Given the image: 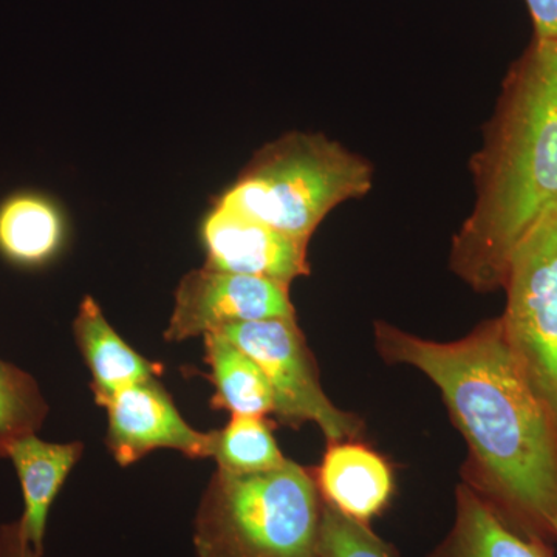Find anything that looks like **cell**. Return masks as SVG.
Segmentation results:
<instances>
[{
    "label": "cell",
    "instance_id": "6da1fadb",
    "mask_svg": "<svg viewBox=\"0 0 557 557\" xmlns=\"http://www.w3.org/2000/svg\"><path fill=\"white\" fill-rule=\"evenodd\" d=\"M373 333L383 361L420 370L442 392L468 445L465 485L512 530L555 545L557 434L509 350L500 318L449 343L384 321Z\"/></svg>",
    "mask_w": 557,
    "mask_h": 557
},
{
    "label": "cell",
    "instance_id": "7a4b0ae2",
    "mask_svg": "<svg viewBox=\"0 0 557 557\" xmlns=\"http://www.w3.org/2000/svg\"><path fill=\"white\" fill-rule=\"evenodd\" d=\"M469 166L474 208L454 236L449 267L491 293L504 287L516 245L557 205V39L534 38L512 62Z\"/></svg>",
    "mask_w": 557,
    "mask_h": 557
},
{
    "label": "cell",
    "instance_id": "3957f363",
    "mask_svg": "<svg viewBox=\"0 0 557 557\" xmlns=\"http://www.w3.org/2000/svg\"><path fill=\"white\" fill-rule=\"evenodd\" d=\"M322 497L314 469L288 460L260 474L219 471L194 523L199 557H318Z\"/></svg>",
    "mask_w": 557,
    "mask_h": 557
},
{
    "label": "cell",
    "instance_id": "277c9868",
    "mask_svg": "<svg viewBox=\"0 0 557 557\" xmlns=\"http://www.w3.org/2000/svg\"><path fill=\"white\" fill-rule=\"evenodd\" d=\"M372 186L373 166L364 157L324 134L292 132L259 149L212 203L310 244L329 212Z\"/></svg>",
    "mask_w": 557,
    "mask_h": 557
},
{
    "label": "cell",
    "instance_id": "5b68a950",
    "mask_svg": "<svg viewBox=\"0 0 557 557\" xmlns=\"http://www.w3.org/2000/svg\"><path fill=\"white\" fill-rule=\"evenodd\" d=\"M502 289L505 339L557 434V205L516 245Z\"/></svg>",
    "mask_w": 557,
    "mask_h": 557
},
{
    "label": "cell",
    "instance_id": "8992f818",
    "mask_svg": "<svg viewBox=\"0 0 557 557\" xmlns=\"http://www.w3.org/2000/svg\"><path fill=\"white\" fill-rule=\"evenodd\" d=\"M249 355L269 380L274 410L285 426L313 423L327 443L361 440L364 420L333 405L322 388L313 354L298 319H263L218 330Z\"/></svg>",
    "mask_w": 557,
    "mask_h": 557
},
{
    "label": "cell",
    "instance_id": "52a82bcc",
    "mask_svg": "<svg viewBox=\"0 0 557 557\" xmlns=\"http://www.w3.org/2000/svg\"><path fill=\"white\" fill-rule=\"evenodd\" d=\"M263 319H298L288 285L226 271L194 270L175 292L164 339L182 343L226 325Z\"/></svg>",
    "mask_w": 557,
    "mask_h": 557
},
{
    "label": "cell",
    "instance_id": "ba28073f",
    "mask_svg": "<svg viewBox=\"0 0 557 557\" xmlns=\"http://www.w3.org/2000/svg\"><path fill=\"white\" fill-rule=\"evenodd\" d=\"M205 269L270 278L288 285L309 276V244L236 209L215 205L201 223Z\"/></svg>",
    "mask_w": 557,
    "mask_h": 557
},
{
    "label": "cell",
    "instance_id": "9c48e42d",
    "mask_svg": "<svg viewBox=\"0 0 557 557\" xmlns=\"http://www.w3.org/2000/svg\"><path fill=\"white\" fill-rule=\"evenodd\" d=\"M106 409L109 450L121 467L156 449L178 450L189 458L211 457L212 432L190 426L157 379L123 388Z\"/></svg>",
    "mask_w": 557,
    "mask_h": 557
},
{
    "label": "cell",
    "instance_id": "30bf717a",
    "mask_svg": "<svg viewBox=\"0 0 557 557\" xmlns=\"http://www.w3.org/2000/svg\"><path fill=\"white\" fill-rule=\"evenodd\" d=\"M314 478L325 504L366 525L386 511L395 493L394 468L361 440L330 443Z\"/></svg>",
    "mask_w": 557,
    "mask_h": 557
},
{
    "label": "cell",
    "instance_id": "8fae6325",
    "mask_svg": "<svg viewBox=\"0 0 557 557\" xmlns=\"http://www.w3.org/2000/svg\"><path fill=\"white\" fill-rule=\"evenodd\" d=\"M73 335L91 373L95 401L101 408H106L123 388L159 379L160 366L141 357L121 338L90 296L81 302L73 322Z\"/></svg>",
    "mask_w": 557,
    "mask_h": 557
},
{
    "label": "cell",
    "instance_id": "7c38bea8",
    "mask_svg": "<svg viewBox=\"0 0 557 557\" xmlns=\"http://www.w3.org/2000/svg\"><path fill=\"white\" fill-rule=\"evenodd\" d=\"M83 450V443H49L32 434L16 440L7 453L16 469L24 496L21 527L39 553H42L51 505Z\"/></svg>",
    "mask_w": 557,
    "mask_h": 557
},
{
    "label": "cell",
    "instance_id": "4fadbf2b",
    "mask_svg": "<svg viewBox=\"0 0 557 557\" xmlns=\"http://www.w3.org/2000/svg\"><path fill=\"white\" fill-rule=\"evenodd\" d=\"M428 557H555V552L553 544L512 530L461 482L453 527Z\"/></svg>",
    "mask_w": 557,
    "mask_h": 557
},
{
    "label": "cell",
    "instance_id": "5bb4252c",
    "mask_svg": "<svg viewBox=\"0 0 557 557\" xmlns=\"http://www.w3.org/2000/svg\"><path fill=\"white\" fill-rule=\"evenodd\" d=\"M67 230L60 208L39 194L22 193L0 205V255L24 269L57 259Z\"/></svg>",
    "mask_w": 557,
    "mask_h": 557
},
{
    "label": "cell",
    "instance_id": "9a60e30c",
    "mask_svg": "<svg viewBox=\"0 0 557 557\" xmlns=\"http://www.w3.org/2000/svg\"><path fill=\"white\" fill-rule=\"evenodd\" d=\"M205 361L215 387L211 405L239 416L273 413L274 399L269 380L258 362L219 332L207 333Z\"/></svg>",
    "mask_w": 557,
    "mask_h": 557
},
{
    "label": "cell",
    "instance_id": "2e32d148",
    "mask_svg": "<svg viewBox=\"0 0 557 557\" xmlns=\"http://www.w3.org/2000/svg\"><path fill=\"white\" fill-rule=\"evenodd\" d=\"M212 432L211 457L220 471L260 474L287 463L265 417L233 413L230 423Z\"/></svg>",
    "mask_w": 557,
    "mask_h": 557
},
{
    "label": "cell",
    "instance_id": "e0dca14e",
    "mask_svg": "<svg viewBox=\"0 0 557 557\" xmlns=\"http://www.w3.org/2000/svg\"><path fill=\"white\" fill-rule=\"evenodd\" d=\"M47 413L49 405L35 379L0 359V458H7L16 440L36 434Z\"/></svg>",
    "mask_w": 557,
    "mask_h": 557
},
{
    "label": "cell",
    "instance_id": "ac0fdd59",
    "mask_svg": "<svg viewBox=\"0 0 557 557\" xmlns=\"http://www.w3.org/2000/svg\"><path fill=\"white\" fill-rule=\"evenodd\" d=\"M318 557H399L397 548L381 539L372 525L344 516L322 500Z\"/></svg>",
    "mask_w": 557,
    "mask_h": 557
},
{
    "label": "cell",
    "instance_id": "d6986e66",
    "mask_svg": "<svg viewBox=\"0 0 557 557\" xmlns=\"http://www.w3.org/2000/svg\"><path fill=\"white\" fill-rule=\"evenodd\" d=\"M534 25V38L557 39V0H525Z\"/></svg>",
    "mask_w": 557,
    "mask_h": 557
},
{
    "label": "cell",
    "instance_id": "ffe728a7",
    "mask_svg": "<svg viewBox=\"0 0 557 557\" xmlns=\"http://www.w3.org/2000/svg\"><path fill=\"white\" fill-rule=\"evenodd\" d=\"M42 553L33 547L25 536L21 522L0 528V557H40Z\"/></svg>",
    "mask_w": 557,
    "mask_h": 557
},
{
    "label": "cell",
    "instance_id": "44dd1931",
    "mask_svg": "<svg viewBox=\"0 0 557 557\" xmlns=\"http://www.w3.org/2000/svg\"><path fill=\"white\" fill-rule=\"evenodd\" d=\"M556 537H557V525H556Z\"/></svg>",
    "mask_w": 557,
    "mask_h": 557
}]
</instances>
